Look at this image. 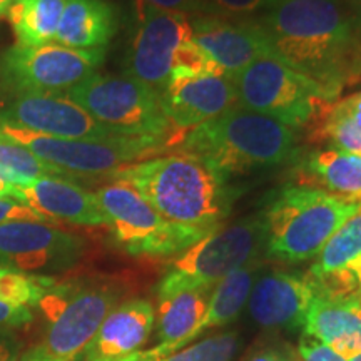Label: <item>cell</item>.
Here are the masks:
<instances>
[{"instance_id":"8d00e7d4","label":"cell","mask_w":361,"mask_h":361,"mask_svg":"<svg viewBox=\"0 0 361 361\" xmlns=\"http://www.w3.org/2000/svg\"><path fill=\"white\" fill-rule=\"evenodd\" d=\"M346 4H348L351 17H353L356 32H358L361 39V0H346Z\"/></svg>"},{"instance_id":"603a6c76","label":"cell","mask_w":361,"mask_h":361,"mask_svg":"<svg viewBox=\"0 0 361 361\" xmlns=\"http://www.w3.org/2000/svg\"><path fill=\"white\" fill-rule=\"evenodd\" d=\"M298 186L323 189L350 201H361V156L340 149H318L301 157Z\"/></svg>"},{"instance_id":"74e56055","label":"cell","mask_w":361,"mask_h":361,"mask_svg":"<svg viewBox=\"0 0 361 361\" xmlns=\"http://www.w3.org/2000/svg\"><path fill=\"white\" fill-rule=\"evenodd\" d=\"M12 184H8L6 179L0 178V200H11Z\"/></svg>"},{"instance_id":"d6a6232c","label":"cell","mask_w":361,"mask_h":361,"mask_svg":"<svg viewBox=\"0 0 361 361\" xmlns=\"http://www.w3.org/2000/svg\"><path fill=\"white\" fill-rule=\"evenodd\" d=\"M245 361H300L296 351L286 343H268L255 348Z\"/></svg>"},{"instance_id":"4dcf8cb0","label":"cell","mask_w":361,"mask_h":361,"mask_svg":"<svg viewBox=\"0 0 361 361\" xmlns=\"http://www.w3.org/2000/svg\"><path fill=\"white\" fill-rule=\"evenodd\" d=\"M206 6L213 16L241 19L266 8L268 0H206Z\"/></svg>"},{"instance_id":"5b68a950","label":"cell","mask_w":361,"mask_h":361,"mask_svg":"<svg viewBox=\"0 0 361 361\" xmlns=\"http://www.w3.org/2000/svg\"><path fill=\"white\" fill-rule=\"evenodd\" d=\"M119 288L107 281L54 284L37 308L45 328L42 343L34 353L54 361L78 360L106 316L119 305Z\"/></svg>"},{"instance_id":"5bb4252c","label":"cell","mask_w":361,"mask_h":361,"mask_svg":"<svg viewBox=\"0 0 361 361\" xmlns=\"http://www.w3.org/2000/svg\"><path fill=\"white\" fill-rule=\"evenodd\" d=\"M0 123L61 139L116 137L66 94L8 96L7 104L0 109Z\"/></svg>"},{"instance_id":"ba28073f","label":"cell","mask_w":361,"mask_h":361,"mask_svg":"<svg viewBox=\"0 0 361 361\" xmlns=\"http://www.w3.org/2000/svg\"><path fill=\"white\" fill-rule=\"evenodd\" d=\"M0 133L24 146L45 164L62 173L75 176L112 174L129 164L146 161L147 156L161 154L171 147L169 142L157 139L124 137L111 139H61L29 133L0 123Z\"/></svg>"},{"instance_id":"8fae6325","label":"cell","mask_w":361,"mask_h":361,"mask_svg":"<svg viewBox=\"0 0 361 361\" xmlns=\"http://www.w3.org/2000/svg\"><path fill=\"white\" fill-rule=\"evenodd\" d=\"M264 251L263 216L219 226L183 251L164 274L166 281L213 290L224 276L256 263Z\"/></svg>"},{"instance_id":"44dd1931","label":"cell","mask_w":361,"mask_h":361,"mask_svg":"<svg viewBox=\"0 0 361 361\" xmlns=\"http://www.w3.org/2000/svg\"><path fill=\"white\" fill-rule=\"evenodd\" d=\"M213 290L188 286L161 279L157 286V336L161 343L173 345L176 351L200 336Z\"/></svg>"},{"instance_id":"83f0119b","label":"cell","mask_w":361,"mask_h":361,"mask_svg":"<svg viewBox=\"0 0 361 361\" xmlns=\"http://www.w3.org/2000/svg\"><path fill=\"white\" fill-rule=\"evenodd\" d=\"M256 263L246 264L224 276L211 291L207 311L200 324V335L207 329L221 328L238 318L250 300L255 283Z\"/></svg>"},{"instance_id":"f1b7e54d","label":"cell","mask_w":361,"mask_h":361,"mask_svg":"<svg viewBox=\"0 0 361 361\" xmlns=\"http://www.w3.org/2000/svg\"><path fill=\"white\" fill-rule=\"evenodd\" d=\"M238 351L234 333L204 338L196 345L176 351L173 345L159 343L151 350H139L119 361H231Z\"/></svg>"},{"instance_id":"8992f818","label":"cell","mask_w":361,"mask_h":361,"mask_svg":"<svg viewBox=\"0 0 361 361\" xmlns=\"http://www.w3.org/2000/svg\"><path fill=\"white\" fill-rule=\"evenodd\" d=\"M66 96L116 135L157 139L171 146H179L184 137L166 117L161 97L128 75L94 74Z\"/></svg>"},{"instance_id":"277c9868","label":"cell","mask_w":361,"mask_h":361,"mask_svg":"<svg viewBox=\"0 0 361 361\" xmlns=\"http://www.w3.org/2000/svg\"><path fill=\"white\" fill-rule=\"evenodd\" d=\"M361 201H350L323 189L288 186L263 214L264 251L284 263H301L322 252L329 238L355 213Z\"/></svg>"},{"instance_id":"9c48e42d","label":"cell","mask_w":361,"mask_h":361,"mask_svg":"<svg viewBox=\"0 0 361 361\" xmlns=\"http://www.w3.org/2000/svg\"><path fill=\"white\" fill-rule=\"evenodd\" d=\"M239 106L291 129L314 126L333 102L314 84L274 57H263L234 79Z\"/></svg>"},{"instance_id":"e575fe53","label":"cell","mask_w":361,"mask_h":361,"mask_svg":"<svg viewBox=\"0 0 361 361\" xmlns=\"http://www.w3.org/2000/svg\"><path fill=\"white\" fill-rule=\"evenodd\" d=\"M151 6L164 8V11H173L180 13H191V12H207L206 0H146Z\"/></svg>"},{"instance_id":"7402d4cb","label":"cell","mask_w":361,"mask_h":361,"mask_svg":"<svg viewBox=\"0 0 361 361\" xmlns=\"http://www.w3.org/2000/svg\"><path fill=\"white\" fill-rule=\"evenodd\" d=\"M305 333L345 360L361 353V300L314 298L305 319Z\"/></svg>"},{"instance_id":"ab89813d","label":"cell","mask_w":361,"mask_h":361,"mask_svg":"<svg viewBox=\"0 0 361 361\" xmlns=\"http://www.w3.org/2000/svg\"><path fill=\"white\" fill-rule=\"evenodd\" d=\"M12 0H0V17H6L8 7H11Z\"/></svg>"},{"instance_id":"7a4b0ae2","label":"cell","mask_w":361,"mask_h":361,"mask_svg":"<svg viewBox=\"0 0 361 361\" xmlns=\"http://www.w3.org/2000/svg\"><path fill=\"white\" fill-rule=\"evenodd\" d=\"M124 180L169 223L211 233L231 213L239 189L204 161L174 152L129 164L111 174Z\"/></svg>"},{"instance_id":"cb8c5ba5","label":"cell","mask_w":361,"mask_h":361,"mask_svg":"<svg viewBox=\"0 0 361 361\" xmlns=\"http://www.w3.org/2000/svg\"><path fill=\"white\" fill-rule=\"evenodd\" d=\"M116 30V8L107 0H67L56 42L79 51H96L107 47Z\"/></svg>"},{"instance_id":"f546056e","label":"cell","mask_w":361,"mask_h":361,"mask_svg":"<svg viewBox=\"0 0 361 361\" xmlns=\"http://www.w3.org/2000/svg\"><path fill=\"white\" fill-rule=\"evenodd\" d=\"M0 178L6 179L12 186L40 178L74 179L69 174L45 164L29 149L8 139L2 133H0Z\"/></svg>"},{"instance_id":"e0dca14e","label":"cell","mask_w":361,"mask_h":361,"mask_svg":"<svg viewBox=\"0 0 361 361\" xmlns=\"http://www.w3.org/2000/svg\"><path fill=\"white\" fill-rule=\"evenodd\" d=\"M306 278L316 298L348 300L361 295V207L316 256Z\"/></svg>"},{"instance_id":"52a82bcc","label":"cell","mask_w":361,"mask_h":361,"mask_svg":"<svg viewBox=\"0 0 361 361\" xmlns=\"http://www.w3.org/2000/svg\"><path fill=\"white\" fill-rule=\"evenodd\" d=\"M94 194L112 239L130 256L180 255L209 234L169 223L124 180L112 179Z\"/></svg>"},{"instance_id":"7bdbcfd3","label":"cell","mask_w":361,"mask_h":361,"mask_svg":"<svg viewBox=\"0 0 361 361\" xmlns=\"http://www.w3.org/2000/svg\"><path fill=\"white\" fill-rule=\"evenodd\" d=\"M360 300H361V295H360Z\"/></svg>"},{"instance_id":"f35d334b","label":"cell","mask_w":361,"mask_h":361,"mask_svg":"<svg viewBox=\"0 0 361 361\" xmlns=\"http://www.w3.org/2000/svg\"><path fill=\"white\" fill-rule=\"evenodd\" d=\"M19 361H54V360H49V358H44V356H40V355H37V353H29V355H25L24 358L22 360H19Z\"/></svg>"},{"instance_id":"d590c367","label":"cell","mask_w":361,"mask_h":361,"mask_svg":"<svg viewBox=\"0 0 361 361\" xmlns=\"http://www.w3.org/2000/svg\"><path fill=\"white\" fill-rule=\"evenodd\" d=\"M20 343L8 329L0 328V361H19Z\"/></svg>"},{"instance_id":"30bf717a","label":"cell","mask_w":361,"mask_h":361,"mask_svg":"<svg viewBox=\"0 0 361 361\" xmlns=\"http://www.w3.org/2000/svg\"><path fill=\"white\" fill-rule=\"evenodd\" d=\"M106 49L79 51L57 42L13 44L0 54V89L19 94H66L97 74Z\"/></svg>"},{"instance_id":"4fadbf2b","label":"cell","mask_w":361,"mask_h":361,"mask_svg":"<svg viewBox=\"0 0 361 361\" xmlns=\"http://www.w3.org/2000/svg\"><path fill=\"white\" fill-rule=\"evenodd\" d=\"M84 252L82 238L37 221L0 224V266L44 274L71 268Z\"/></svg>"},{"instance_id":"ac0fdd59","label":"cell","mask_w":361,"mask_h":361,"mask_svg":"<svg viewBox=\"0 0 361 361\" xmlns=\"http://www.w3.org/2000/svg\"><path fill=\"white\" fill-rule=\"evenodd\" d=\"M11 200L29 206L54 224L106 226L96 194L89 192L72 179L40 178L27 180L12 186Z\"/></svg>"},{"instance_id":"1f68e13d","label":"cell","mask_w":361,"mask_h":361,"mask_svg":"<svg viewBox=\"0 0 361 361\" xmlns=\"http://www.w3.org/2000/svg\"><path fill=\"white\" fill-rule=\"evenodd\" d=\"M298 353H300V361H348L328 345L306 333L298 346Z\"/></svg>"},{"instance_id":"d6986e66","label":"cell","mask_w":361,"mask_h":361,"mask_svg":"<svg viewBox=\"0 0 361 361\" xmlns=\"http://www.w3.org/2000/svg\"><path fill=\"white\" fill-rule=\"evenodd\" d=\"M314 298V290L306 274L274 271L252 284L247 306L259 326L298 328L305 326Z\"/></svg>"},{"instance_id":"4316f807","label":"cell","mask_w":361,"mask_h":361,"mask_svg":"<svg viewBox=\"0 0 361 361\" xmlns=\"http://www.w3.org/2000/svg\"><path fill=\"white\" fill-rule=\"evenodd\" d=\"M313 141L361 156V90L328 107L313 128Z\"/></svg>"},{"instance_id":"2e32d148","label":"cell","mask_w":361,"mask_h":361,"mask_svg":"<svg viewBox=\"0 0 361 361\" xmlns=\"http://www.w3.org/2000/svg\"><path fill=\"white\" fill-rule=\"evenodd\" d=\"M192 40L233 80L258 59L274 57L256 20L196 17L192 20Z\"/></svg>"},{"instance_id":"484cf974","label":"cell","mask_w":361,"mask_h":361,"mask_svg":"<svg viewBox=\"0 0 361 361\" xmlns=\"http://www.w3.org/2000/svg\"><path fill=\"white\" fill-rule=\"evenodd\" d=\"M67 0H12L7 19L17 44L44 45L56 40Z\"/></svg>"},{"instance_id":"6da1fadb","label":"cell","mask_w":361,"mask_h":361,"mask_svg":"<svg viewBox=\"0 0 361 361\" xmlns=\"http://www.w3.org/2000/svg\"><path fill=\"white\" fill-rule=\"evenodd\" d=\"M256 20L274 59L335 102L361 80V39L346 0H274Z\"/></svg>"},{"instance_id":"d4e9b609","label":"cell","mask_w":361,"mask_h":361,"mask_svg":"<svg viewBox=\"0 0 361 361\" xmlns=\"http://www.w3.org/2000/svg\"><path fill=\"white\" fill-rule=\"evenodd\" d=\"M57 281L0 266V328L16 329L32 323L40 301Z\"/></svg>"},{"instance_id":"ffe728a7","label":"cell","mask_w":361,"mask_h":361,"mask_svg":"<svg viewBox=\"0 0 361 361\" xmlns=\"http://www.w3.org/2000/svg\"><path fill=\"white\" fill-rule=\"evenodd\" d=\"M156 323L154 306L147 300L119 303L106 316L82 353L84 361H119L141 350Z\"/></svg>"},{"instance_id":"b9f144b4","label":"cell","mask_w":361,"mask_h":361,"mask_svg":"<svg viewBox=\"0 0 361 361\" xmlns=\"http://www.w3.org/2000/svg\"><path fill=\"white\" fill-rule=\"evenodd\" d=\"M271 2H274V0H268V6H269V4H271ZM268 6H266V7H268Z\"/></svg>"},{"instance_id":"60d3db41","label":"cell","mask_w":361,"mask_h":361,"mask_svg":"<svg viewBox=\"0 0 361 361\" xmlns=\"http://www.w3.org/2000/svg\"><path fill=\"white\" fill-rule=\"evenodd\" d=\"M348 361H361V353H360V355H356V356H353V358H350Z\"/></svg>"},{"instance_id":"836d02e7","label":"cell","mask_w":361,"mask_h":361,"mask_svg":"<svg viewBox=\"0 0 361 361\" xmlns=\"http://www.w3.org/2000/svg\"><path fill=\"white\" fill-rule=\"evenodd\" d=\"M12 221H37V223L52 224L47 218L35 213L29 206L12 200H0V224L12 223Z\"/></svg>"},{"instance_id":"3957f363","label":"cell","mask_w":361,"mask_h":361,"mask_svg":"<svg viewBox=\"0 0 361 361\" xmlns=\"http://www.w3.org/2000/svg\"><path fill=\"white\" fill-rule=\"evenodd\" d=\"M295 129L238 106L184 134L178 152L196 156L224 178L300 156Z\"/></svg>"},{"instance_id":"7c38bea8","label":"cell","mask_w":361,"mask_h":361,"mask_svg":"<svg viewBox=\"0 0 361 361\" xmlns=\"http://www.w3.org/2000/svg\"><path fill=\"white\" fill-rule=\"evenodd\" d=\"M192 40L188 13L164 11L146 0H135L134 27L126 54V75L162 96L169 82L174 59Z\"/></svg>"},{"instance_id":"9a60e30c","label":"cell","mask_w":361,"mask_h":361,"mask_svg":"<svg viewBox=\"0 0 361 361\" xmlns=\"http://www.w3.org/2000/svg\"><path fill=\"white\" fill-rule=\"evenodd\" d=\"M162 109L174 130L188 129L213 121L238 107V90L224 74L171 75L161 96Z\"/></svg>"}]
</instances>
